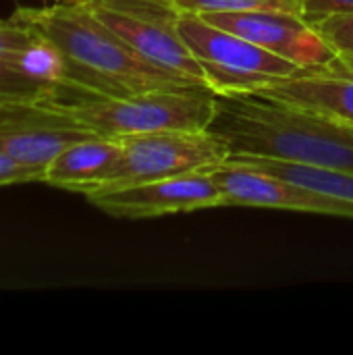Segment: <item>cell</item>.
I'll use <instances>...</instances> for the list:
<instances>
[{
	"label": "cell",
	"instance_id": "cell-1",
	"mask_svg": "<svg viewBox=\"0 0 353 355\" xmlns=\"http://www.w3.org/2000/svg\"><path fill=\"white\" fill-rule=\"evenodd\" d=\"M15 12L64 52L73 85L71 100L125 98L154 89L204 85L144 58L98 21L83 2L54 0L50 6H21Z\"/></svg>",
	"mask_w": 353,
	"mask_h": 355
},
{
	"label": "cell",
	"instance_id": "cell-2",
	"mask_svg": "<svg viewBox=\"0 0 353 355\" xmlns=\"http://www.w3.org/2000/svg\"><path fill=\"white\" fill-rule=\"evenodd\" d=\"M210 131L227 141L231 156H268L353 173V125L252 94H216Z\"/></svg>",
	"mask_w": 353,
	"mask_h": 355
},
{
	"label": "cell",
	"instance_id": "cell-3",
	"mask_svg": "<svg viewBox=\"0 0 353 355\" xmlns=\"http://www.w3.org/2000/svg\"><path fill=\"white\" fill-rule=\"evenodd\" d=\"M58 108L100 137L154 131H208L216 114V94L208 85L154 89L125 98L56 100Z\"/></svg>",
	"mask_w": 353,
	"mask_h": 355
},
{
	"label": "cell",
	"instance_id": "cell-4",
	"mask_svg": "<svg viewBox=\"0 0 353 355\" xmlns=\"http://www.w3.org/2000/svg\"><path fill=\"white\" fill-rule=\"evenodd\" d=\"M123 158L104 189L212 171L231 158L225 139L208 131H154L121 137Z\"/></svg>",
	"mask_w": 353,
	"mask_h": 355
},
{
	"label": "cell",
	"instance_id": "cell-5",
	"mask_svg": "<svg viewBox=\"0 0 353 355\" xmlns=\"http://www.w3.org/2000/svg\"><path fill=\"white\" fill-rule=\"evenodd\" d=\"M110 31L125 40L150 62L204 83L200 60L191 54L175 29L177 12L164 2L148 4H110L83 2ZM206 85V83H204Z\"/></svg>",
	"mask_w": 353,
	"mask_h": 355
},
{
	"label": "cell",
	"instance_id": "cell-6",
	"mask_svg": "<svg viewBox=\"0 0 353 355\" xmlns=\"http://www.w3.org/2000/svg\"><path fill=\"white\" fill-rule=\"evenodd\" d=\"M94 135L60 110L56 100L0 106V152L40 175L67 146Z\"/></svg>",
	"mask_w": 353,
	"mask_h": 355
},
{
	"label": "cell",
	"instance_id": "cell-7",
	"mask_svg": "<svg viewBox=\"0 0 353 355\" xmlns=\"http://www.w3.org/2000/svg\"><path fill=\"white\" fill-rule=\"evenodd\" d=\"M85 198L92 206L117 218H154L225 206V196L210 171L94 191Z\"/></svg>",
	"mask_w": 353,
	"mask_h": 355
},
{
	"label": "cell",
	"instance_id": "cell-8",
	"mask_svg": "<svg viewBox=\"0 0 353 355\" xmlns=\"http://www.w3.org/2000/svg\"><path fill=\"white\" fill-rule=\"evenodd\" d=\"M200 17L254 42L256 46L298 64L300 69H322L337 58V52L322 40L316 27L295 12L250 10L204 12Z\"/></svg>",
	"mask_w": 353,
	"mask_h": 355
},
{
	"label": "cell",
	"instance_id": "cell-9",
	"mask_svg": "<svg viewBox=\"0 0 353 355\" xmlns=\"http://www.w3.org/2000/svg\"><path fill=\"white\" fill-rule=\"evenodd\" d=\"M210 175L225 196V206L275 208L353 218V202L291 183L233 160L212 168Z\"/></svg>",
	"mask_w": 353,
	"mask_h": 355
},
{
	"label": "cell",
	"instance_id": "cell-10",
	"mask_svg": "<svg viewBox=\"0 0 353 355\" xmlns=\"http://www.w3.org/2000/svg\"><path fill=\"white\" fill-rule=\"evenodd\" d=\"M175 29L198 60H208L221 67L266 73L273 77H287L300 71L298 64L256 46L254 42L212 25L193 12H179Z\"/></svg>",
	"mask_w": 353,
	"mask_h": 355
},
{
	"label": "cell",
	"instance_id": "cell-11",
	"mask_svg": "<svg viewBox=\"0 0 353 355\" xmlns=\"http://www.w3.org/2000/svg\"><path fill=\"white\" fill-rule=\"evenodd\" d=\"M123 158V141L114 137H87L67 146L46 166L42 183L89 196L106 185Z\"/></svg>",
	"mask_w": 353,
	"mask_h": 355
},
{
	"label": "cell",
	"instance_id": "cell-12",
	"mask_svg": "<svg viewBox=\"0 0 353 355\" xmlns=\"http://www.w3.org/2000/svg\"><path fill=\"white\" fill-rule=\"evenodd\" d=\"M258 94L353 125V77L329 69H300L287 77H273Z\"/></svg>",
	"mask_w": 353,
	"mask_h": 355
},
{
	"label": "cell",
	"instance_id": "cell-13",
	"mask_svg": "<svg viewBox=\"0 0 353 355\" xmlns=\"http://www.w3.org/2000/svg\"><path fill=\"white\" fill-rule=\"evenodd\" d=\"M27 35L17 52L19 73L50 100H71L73 85L64 52L33 25L27 23Z\"/></svg>",
	"mask_w": 353,
	"mask_h": 355
},
{
	"label": "cell",
	"instance_id": "cell-14",
	"mask_svg": "<svg viewBox=\"0 0 353 355\" xmlns=\"http://www.w3.org/2000/svg\"><path fill=\"white\" fill-rule=\"evenodd\" d=\"M229 160L264 171V173L281 177V179H287L291 183L353 202V173L331 171V168H320V166L268 158V156H231Z\"/></svg>",
	"mask_w": 353,
	"mask_h": 355
},
{
	"label": "cell",
	"instance_id": "cell-15",
	"mask_svg": "<svg viewBox=\"0 0 353 355\" xmlns=\"http://www.w3.org/2000/svg\"><path fill=\"white\" fill-rule=\"evenodd\" d=\"M27 29V23L17 12L0 19V106L19 102H52L46 94L25 81L17 69V52Z\"/></svg>",
	"mask_w": 353,
	"mask_h": 355
},
{
	"label": "cell",
	"instance_id": "cell-16",
	"mask_svg": "<svg viewBox=\"0 0 353 355\" xmlns=\"http://www.w3.org/2000/svg\"><path fill=\"white\" fill-rule=\"evenodd\" d=\"M169 6L179 12H250V10H283L302 15L298 0H169Z\"/></svg>",
	"mask_w": 353,
	"mask_h": 355
},
{
	"label": "cell",
	"instance_id": "cell-17",
	"mask_svg": "<svg viewBox=\"0 0 353 355\" xmlns=\"http://www.w3.org/2000/svg\"><path fill=\"white\" fill-rule=\"evenodd\" d=\"M200 64L204 73V83L214 94H252V92L262 89L273 79V75H266V73L221 67L208 60H200Z\"/></svg>",
	"mask_w": 353,
	"mask_h": 355
},
{
	"label": "cell",
	"instance_id": "cell-18",
	"mask_svg": "<svg viewBox=\"0 0 353 355\" xmlns=\"http://www.w3.org/2000/svg\"><path fill=\"white\" fill-rule=\"evenodd\" d=\"M314 27L337 56H353V12L331 15Z\"/></svg>",
	"mask_w": 353,
	"mask_h": 355
},
{
	"label": "cell",
	"instance_id": "cell-19",
	"mask_svg": "<svg viewBox=\"0 0 353 355\" xmlns=\"http://www.w3.org/2000/svg\"><path fill=\"white\" fill-rule=\"evenodd\" d=\"M298 2L302 8V17L310 25H316L331 15L353 12V0H298Z\"/></svg>",
	"mask_w": 353,
	"mask_h": 355
},
{
	"label": "cell",
	"instance_id": "cell-20",
	"mask_svg": "<svg viewBox=\"0 0 353 355\" xmlns=\"http://www.w3.org/2000/svg\"><path fill=\"white\" fill-rule=\"evenodd\" d=\"M42 181V175L33 168L21 166L12 158L0 152V187L6 185H21V183H37Z\"/></svg>",
	"mask_w": 353,
	"mask_h": 355
},
{
	"label": "cell",
	"instance_id": "cell-21",
	"mask_svg": "<svg viewBox=\"0 0 353 355\" xmlns=\"http://www.w3.org/2000/svg\"><path fill=\"white\" fill-rule=\"evenodd\" d=\"M322 69H329V71H333V73L353 77V56H337L331 64H327V67H322Z\"/></svg>",
	"mask_w": 353,
	"mask_h": 355
},
{
	"label": "cell",
	"instance_id": "cell-22",
	"mask_svg": "<svg viewBox=\"0 0 353 355\" xmlns=\"http://www.w3.org/2000/svg\"><path fill=\"white\" fill-rule=\"evenodd\" d=\"M160 2H166V4H169V0H160Z\"/></svg>",
	"mask_w": 353,
	"mask_h": 355
}]
</instances>
